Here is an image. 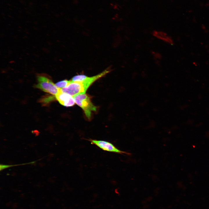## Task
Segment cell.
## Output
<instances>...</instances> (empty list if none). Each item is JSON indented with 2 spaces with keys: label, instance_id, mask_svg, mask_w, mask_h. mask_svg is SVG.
<instances>
[{
  "label": "cell",
  "instance_id": "1",
  "mask_svg": "<svg viewBox=\"0 0 209 209\" xmlns=\"http://www.w3.org/2000/svg\"><path fill=\"white\" fill-rule=\"evenodd\" d=\"M75 103L84 111L87 117L90 120L92 111H96L97 107L91 101V97L84 93L78 95L73 97Z\"/></svg>",
  "mask_w": 209,
  "mask_h": 209
},
{
  "label": "cell",
  "instance_id": "2",
  "mask_svg": "<svg viewBox=\"0 0 209 209\" xmlns=\"http://www.w3.org/2000/svg\"><path fill=\"white\" fill-rule=\"evenodd\" d=\"M37 80L38 83L35 85V87L44 92L55 96L61 91V89L57 88L51 79L46 77L38 76Z\"/></svg>",
  "mask_w": 209,
  "mask_h": 209
},
{
  "label": "cell",
  "instance_id": "3",
  "mask_svg": "<svg viewBox=\"0 0 209 209\" xmlns=\"http://www.w3.org/2000/svg\"><path fill=\"white\" fill-rule=\"evenodd\" d=\"M91 144L97 146L102 150L110 152L121 154H125L129 155L130 154L118 149L112 143L105 140H98L92 139L87 140Z\"/></svg>",
  "mask_w": 209,
  "mask_h": 209
},
{
  "label": "cell",
  "instance_id": "4",
  "mask_svg": "<svg viewBox=\"0 0 209 209\" xmlns=\"http://www.w3.org/2000/svg\"><path fill=\"white\" fill-rule=\"evenodd\" d=\"M61 91L72 97L85 93L86 91L81 81L72 82L71 80L69 84L67 87L61 89Z\"/></svg>",
  "mask_w": 209,
  "mask_h": 209
},
{
  "label": "cell",
  "instance_id": "5",
  "mask_svg": "<svg viewBox=\"0 0 209 209\" xmlns=\"http://www.w3.org/2000/svg\"><path fill=\"white\" fill-rule=\"evenodd\" d=\"M55 97L59 102L64 106L69 107L75 105V102L73 97L68 94L62 92L61 91Z\"/></svg>",
  "mask_w": 209,
  "mask_h": 209
},
{
  "label": "cell",
  "instance_id": "6",
  "mask_svg": "<svg viewBox=\"0 0 209 209\" xmlns=\"http://www.w3.org/2000/svg\"><path fill=\"white\" fill-rule=\"evenodd\" d=\"M153 35L156 38L170 44H174L172 38L168 36L167 34L163 31L154 30L152 33Z\"/></svg>",
  "mask_w": 209,
  "mask_h": 209
},
{
  "label": "cell",
  "instance_id": "7",
  "mask_svg": "<svg viewBox=\"0 0 209 209\" xmlns=\"http://www.w3.org/2000/svg\"><path fill=\"white\" fill-rule=\"evenodd\" d=\"M56 99L55 96H46L42 98L39 100V102L43 105H46Z\"/></svg>",
  "mask_w": 209,
  "mask_h": 209
},
{
  "label": "cell",
  "instance_id": "8",
  "mask_svg": "<svg viewBox=\"0 0 209 209\" xmlns=\"http://www.w3.org/2000/svg\"><path fill=\"white\" fill-rule=\"evenodd\" d=\"M36 161H33V162H30L27 163H23V164H15V165H6V164H1L0 165V171H1L4 169H5L7 168H8L10 167H14V166H19V165H26L27 164L33 163H35Z\"/></svg>",
  "mask_w": 209,
  "mask_h": 209
},
{
  "label": "cell",
  "instance_id": "9",
  "mask_svg": "<svg viewBox=\"0 0 209 209\" xmlns=\"http://www.w3.org/2000/svg\"><path fill=\"white\" fill-rule=\"evenodd\" d=\"M70 82V80H64L59 82L55 84L56 86L58 88L62 89L67 87Z\"/></svg>",
  "mask_w": 209,
  "mask_h": 209
},
{
  "label": "cell",
  "instance_id": "10",
  "mask_svg": "<svg viewBox=\"0 0 209 209\" xmlns=\"http://www.w3.org/2000/svg\"><path fill=\"white\" fill-rule=\"evenodd\" d=\"M87 76L84 75H79L73 77L71 80L72 82L82 81L84 80Z\"/></svg>",
  "mask_w": 209,
  "mask_h": 209
},
{
  "label": "cell",
  "instance_id": "11",
  "mask_svg": "<svg viewBox=\"0 0 209 209\" xmlns=\"http://www.w3.org/2000/svg\"><path fill=\"white\" fill-rule=\"evenodd\" d=\"M153 55L154 57L157 59H160L161 58V55L158 53H153Z\"/></svg>",
  "mask_w": 209,
  "mask_h": 209
}]
</instances>
